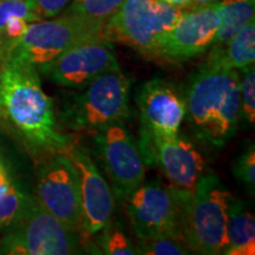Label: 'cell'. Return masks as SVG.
<instances>
[{"mask_svg": "<svg viewBox=\"0 0 255 255\" xmlns=\"http://www.w3.org/2000/svg\"><path fill=\"white\" fill-rule=\"evenodd\" d=\"M2 114L32 145L59 152L71 144L57 123L53 102L44 92L38 69L12 60L0 63Z\"/></svg>", "mask_w": 255, "mask_h": 255, "instance_id": "6da1fadb", "label": "cell"}, {"mask_svg": "<svg viewBox=\"0 0 255 255\" xmlns=\"http://www.w3.org/2000/svg\"><path fill=\"white\" fill-rule=\"evenodd\" d=\"M186 116L197 138L222 148L240 122V75L237 70L202 64L183 97Z\"/></svg>", "mask_w": 255, "mask_h": 255, "instance_id": "7a4b0ae2", "label": "cell"}, {"mask_svg": "<svg viewBox=\"0 0 255 255\" xmlns=\"http://www.w3.org/2000/svg\"><path fill=\"white\" fill-rule=\"evenodd\" d=\"M104 26L105 23L102 21L91 20L69 12L33 21L9 50L4 60L38 68L79 43L102 38Z\"/></svg>", "mask_w": 255, "mask_h": 255, "instance_id": "3957f363", "label": "cell"}, {"mask_svg": "<svg viewBox=\"0 0 255 255\" xmlns=\"http://www.w3.org/2000/svg\"><path fill=\"white\" fill-rule=\"evenodd\" d=\"M0 240V254L70 255L83 253V239L44 208L38 197H27L23 212Z\"/></svg>", "mask_w": 255, "mask_h": 255, "instance_id": "277c9868", "label": "cell"}, {"mask_svg": "<svg viewBox=\"0 0 255 255\" xmlns=\"http://www.w3.org/2000/svg\"><path fill=\"white\" fill-rule=\"evenodd\" d=\"M232 194L213 171L200 177L186 208V242L197 254H223L228 246L227 213Z\"/></svg>", "mask_w": 255, "mask_h": 255, "instance_id": "5b68a950", "label": "cell"}, {"mask_svg": "<svg viewBox=\"0 0 255 255\" xmlns=\"http://www.w3.org/2000/svg\"><path fill=\"white\" fill-rule=\"evenodd\" d=\"M182 11L162 0H124L105 23L103 37L156 58L164 36Z\"/></svg>", "mask_w": 255, "mask_h": 255, "instance_id": "8992f818", "label": "cell"}, {"mask_svg": "<svg viewBox=\"0 0 255 255\" xmlns=\"http://www.w3.org/2000/svg\"><path fill=\"white\" fill-rule=\"evenodd\" d=\"M132 79L116 70L98 76L89 83L66 111L72 130L100 131L130 117V89Z\"/></svg>", "mask_w": 255, "mask_h": 255, "instance_id": "52a82bcc", "label": "cell"}, {"mask_svg": "<svg viewBox=\"0 0 255 255\" xmlns=\"http://www.w3.org/2000/svg\"><path fill=\"white\" fill-rule=\"evenodd\" d=\"M126 202L132 231L139 240L168 238L186 241L187 206L168 187L159 182L143 183Z\"/></svg>", "mask_w": 255, "mask_h": 255, "instance_id": "ba28073f", "label": "cell"}, {"mask_svg": "<svg viewBox=\"0 0 255 255\" xmlns=\"http://www.w3.org/2000/svg\"><path fill=\"white\" fill-rule=\"evenodd\" d=\"M96 148L111 183L114 196L121 202L144 183L145 163L138 143L123 124L96 131Z\"/></svg>", "mask_w": 255, "mask_h": 255, "instance_id": "9c48e42d", "label": "cell"}, {"mask_svg": "<svg viewBox=\"0 0 255 255\" xmlns=\"http://www.w3.org/2000/svg\"><path fill=\"white\" fill-rule=\"evenodd\" d=\"M37 197L47 212L85 239L78 175L64 152H52L38 175Z\"/></svg>", "mask_w": 255, "mask_h": 255, "instance_id": "30bf717a", "label": "cell"}, {"mask_svg": "<svg viewBox=\"0 0 255 255\" xmlns=\"http://www.w3.org/2000/svg\"><path fill=\"white\" fill-rule=\"evenodd\" d=\"M141 114L139 150L144 159L155 139L175 138L178 136L186 109L183 97L174 85L154 78L144 83L137 96Z\"/></svg>", "mask_w": 255, "mask_h": 255, "instance_id": "8fae6325", "label": "cell"}, {"mask_svg": "<svg viewBox=\"0 0 255 255\" xmlns=\"http://www.w3.org/2000/svg\"><path fill=\"white\" fill-rule=\"evenodd\" d=\"M37 69L57 85L79 89L98 76L120 70V64L113 44L102 37L70 47Z\"/></svg>", "mask_w": 255, "mask_h": 255, "instance_id": "7c38bea8", "label": "cell"}, {"mask_svg": "<svg viewBox=\"0 0 255 255\" xmlns=\"http://www.w3.org/2000/svg\"><path fill=\"white\" fill-rule=\"evenodd\" d=\"M144 163H157L168 181V188L188 206L200 177L206 173V162L199 150L186 138L155 139L146 152Z\"/></svg>", "mask_w": 255, "mask_h": 255, "instance_id": "4fadbf2b", "label": "cell"}, {"mask_svg": "<svg viewBox=\"0 0 255 255\" xmlns=\"http://www.w3.org/2000/svg\"><path fill=\"white\" fill-rule=\"evenodd\" d=\"M219 17L216 2L183 9L162 40L156 58L186 62L206 52L214 41Z\"/></svg>", "mask_w": 255, "mask_h": 255, "instance_id": "5bb4252c", "label": "cell"}, {"mask_svg": "<svg viewBox=\"0 0 255 255\" xmlns=\"http://www.w3.org/2000/svg\"><path fill=\"white\" fill-rule=\"evenodd\" d=\"M62 152L68 156L77 171L83 231L85 238H90L98 234L111 220L115 196L109 183L87 152L71 144Z\"/></svg>", "mask_w": 255, "mask_h": 255, "instance_id": "9a60e30c", "label": "cell"}, {"mask_svg": "<svg viewBox=\"0 0 255 255\" xmlns=\"http://www.w3.org/2000/svg\"><path fill=\"white\" fill-rule=\"evenodd\" d=\"M206 64L216 68L241 71L254 64L255 23L252 20L223 45H213Z\"/></svg>", "mask_w": 255, "mask_h": 255, "instance_id": "2e32d148", "label": "cell"}, {"mask_svg": "<svg viewBox=\"0 0 255 255\" xmlns=\"http://www.w3.org/2000/svg\"><path fill=\"white\" fill-rule=\"evenodd\" d=\"M228 246L226 255L255 254V219L247 203L232 196L227 213Z\"/></svg>", "mask_w": 255, "mask_h": 255, "instance_id": "e0dca14e", "label": "cell"}, {"mask_svg": "<svg viewBox=\"0 0 255 255\" xmlns=\"http://www.w3.org/2000/svg\"><path fill=\"white\" fill-rule=\"evenodd\" d=\"M41 20L27 0H4L0 4V63L20 39L28 25Z\"/></svg>", "mask_w": 255, "mask_h": 255, "instance_id": "ac0fdd59", "label": "cell"}, {"mask_svg": "<svg viewBox=\"0 0 255 255\" xmlns=\"http://www.w3.org/2000/svg\"><path fill=\"white\" fill-rule=\"evenodd\" d=\"M216 7L219 25L212 45H223L254 20V0H219Z\"/></svg>", "mask_w": 255, "mask_h": 255, "instance_id": "d6986e66", "label": "cell"}, {"mask_svg": "<svg viewBox=\"0 0 255 255\" xmlns=\"http://www.w3.org/2000/svg\"><path fill=\"white\" fill-rule=\"evenodd\" d=\"M124 0H72L66 12L91 20L107 23Z\"/></svg>", "mask_w": 255, "mask_h": 255, "instance_id": "ffe728a7", "label": "cell"}, {"mask_svg": "<svg viewBox=\"0 0 255 255\" xmlns=\"http://www.w3.org/2000/svg\"><path fill=\"white\" fill-rule=\"evenodd\" d=\"M100 245L102 253L108 255H136L138 248L127 237L119 226L110 225V221L101 229Z\"/></svg>", "mask_w": 255, "mask_h": 255, "instance_id": "44dd1931", "label": "cell"}, {"mask_svg": "<svg viewBox=\"0 0 255 255\" xmlns=\"http://www.w3.org/2000/svg\"><path fill=\"white\" fill-rule=\"evenodd\" d=\"M27 197L11 182L7 190L0 195V229H7L17 221L26 205Z\"/></svg>", "mask_w": 255, "mask_h": 255, "instance_id": "7402d4cb", "label": "cell"}, {"mask_svg": "<svg viewBox=\"0 0 255 255\" xmlns=\"http://www.w3.org/2000/svg\"><path fill=\"white\" fill-rule=\"evenodd\" d=\"M244 76L240 77V119L253 126L255 121V70L254 64L242 69Z\"/></svg>", "mask_w": 255, "mask_h": 255, "instance_id": "603a6c76", "label": "cell"}, {"mask_svg": "<svg viewBox=\"0 0 255 255\" xmlns=\"http://www.w3.org/2000/svg\"><path fill=\"white\" fill-rule=\"evenodd\" d=\"M139 254L144 255H183L189 254V247L186 241L177 239H150V240H139Z\"/></svg>", "mask_w": 255, "mask_h": 255, "instance_id": "cb8c5ba5", "label": "cell"}, {"mask_svg": "<svg viewBox=\"0 0 255 255\" xmlns=\"http://www.w3.org/2000/svg\"><path fill=\"white\" fill-rule=\"evenodd\" d=\"M234 173L239 180L245 183V186L252 193H254L255 187V149L252 144L240 155L238 162L235 163Z\"/></svg>", "mask_w": 255, "mask_h": 255, "instance_id": "d4e9b609", "label": "cell"}, {"mask_svg": "<svg viewBox=\"0 0 255 255\" xmlns=\"http://www.w3.org/2000/svg\"><path fill=\"white\" fill-rule=\"evenodd\" d=\"M31 8L39 19H49L59 15L68 8L72 0H27Z\"/></svg>", "mask_w": 255, "mask_h": 255, "instance_id": "484cf974", "label": "cell"}, {"mask_svg": "<svg viewBox=\"0 0 255 255\" xmlns=\"http://www.w3.org/2000/svg\"><path fill=\"white\" fill-rule=\"evenodd\" d=\"M11 182L12 181L9 180L7 171H6L5 167L2 165L1 162H0V195H2V194L7 190V188L9 187Z\"/></svg>", "mask_w": 255, "mask_h": 255, "instance_id": "4316f807", "label": "cell"}, {"mask_svg": "<svg viewBox=\"0 0 255 255\" xmlns=\"http://www.w3.org/2000/svg\"><path fill=\"white\" fill-rule=\"evenodd\" d=\"M162 1L167 2V4L175 6L181 9H186L191 7V0H162Z\"/></svg>", "mask_w": 255, "mask_h": 255, "instance_id": "83f0119b", "label": "cell"}, {"mask_svg": "<svg viewBox=\"0 0 255 255\" xmlns=\"http://www.w3.org/2000/svg\"><path fill=\"white\" fill-rule=\"evenodd\" d=\"M219 0H191V7H196V6H207L218 2Z\"/></svg>", "mask_w": 255, "mask_h": 255, "instance_id": "f1b7e54d", "label": "cell"}, {"mask_svg": "<svg viewBox=\"0 0 255 255\" xmlns=\"http://www.w3.org/2000/svg\"><path fill=\"white\" fill-rule=\"evenodd\" d=\"M1 115H2V110H1V105H0V117H1Z\"/></svg>", "mask_w": 255, "mask_h": 255, "instance_id": "f546056e", "label": "cell"}, {"mask_svg": "<svg viewBox=\"0 0 255 255\" xmlns=\"http://www.w3.org/2000/svg\"><path fill=\"white\" fill-rule=\"evenodd\" d=\"M2 1H4V0H0V4H1V2H2Z\"/></svg>", "mask_w": 255, "mask_h": 255, "instance_id": "4dcf8cb0", "label": "cell"}]
</instances>
